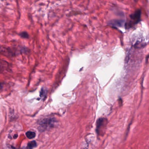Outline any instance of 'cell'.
I'll use <instances>...</instances> for the list:
<instances>
[{"mask_svg":"<svg viewBox=\"0 0 149 149\" xmlns=\"http://www.w3.org/2000/svg\"><path fill=\"white\" fill-rule=\"evenodd\" d=\"M56 122V120L54 118L47 117L42 119L38 122L39 130L44 131L53 128Z\"/></svg>","mask_w":149,"mask_h":149,"instance_id":"obj_1","label":"cell"},{"mask_svg":"<svg viewBox=\"0 0 149 149\" xmlns=\"http://www.w3.org/2000/svg\"><path fill=\"white\" fill-rule=\"evenodd\" d=\"M140 18H141V12L139 10H137L134 13L131 14L130 20L126 24V28L129 29L137 24L140 21Z\"/></svg>","mask_w":149,"mask_h":149,"instance_id":"obj_2","label":"cell"},{"mask_svg":"<svg viewBox=\"0 0 149 149\" xmlns=\"http://www.w3.org/2000/svg\"><path fill=\"white\" fill-rule=\"evenodd\" d=\"M107 124V120L105 118H101L98 120L96 125V131L98 135H103Z\"/></svg>","mask_w":149,"mask_h":149,"instance_id":"obj_3","label":"cell"},{"mask_svg":"<svg viewBox=\"0 0 149 149\" xmlns=\"http://www.w3.org/2000/svg\"><path fill=\"white\" fill-rule=\"evenodd\" d=\"M123 23V21L122 20L114 19L110 21L109 22V25L113 26L120 27L122 25Z\"/></svg>","mask_w":149,"mask_h":149,"instance_id":"obj_4","label":"cell"},{"mask_svg":"<svg viewBox=\"0 0 149 149\" xmlns=\"http://www.w3.org/2000/svg\"><path fill=\"white\" fill-rule=\"evenodd\" d=\"M8 64L7 62L0 59V71H4L8 67Z\"/></svg>","mask_w":149,"mask_h":149,"instance_id":"obj_5","label":"cell"},{"mask_svg":"<svg viewBox=\"0 0 149 149\" xmlns=\"http://www.w3.org/2000/svg\"><path fill=\"white\" fill-rule=\"evenodd\" d=\"M27 137L29 139H32L36 137V134L34 132L28 131L26 133Z\"/></svg>","mask_w":149,"mask_h":149,"instance_id":"obj_6","label":"cell"},{"mask_svg":"<svg viewBox=\"0 0 149 149\" xmlns=\"http://www.w3.org/2000/svg\"><path fill=\"white\" fill-rule=\"evenodd\" d=\"M36 142L35 141H32L29 142V143L28 144L27 148H29V149H32L33 148H34V147H36Z\"/></svg>","mask_w":149,"mask_h":149,"instance_id":"obj_7","label":"cell"},{"mask_svg":"<svg viewBox=\"0 0 149 149\" xmlns=\"http://www.w3.org/2000/svg\"><path fill=\"white\" fill-rule=\"evenodd\" d=\"M46 94H47V90L45 89H42L40 92V97L42 98H45L46 96Z\"/></svg>","mask_w":149,"mask_h":149,"instance_id":"obj_8","label":"cell"},{"mask_svg":"<svg viewBox=\"0 0 149 149\" xmlns=\"http://www.w3.org/2000/svg\"><path fill=\"white\" fill-rule=\"evenodd\" d=\"M19 36L22 38H29V34L25 31H23V32L20 33Z\"/></svg>","mask_w":149,"mask_h":149,"instance_id":"obj_9","label":"cell"},{"mask_svg":"<svg viewBox=\"0 0 149 149\" xmlns=\"http://www.w3.org/2000/svg\"><path fill=\"white\" fill-rule=\"evenodd\" d=\"M8 149H16V148H14V147H12V146H10V147H9V148Z\"/></svg>","mask_w":149,"mask_h":149,"instance_id":"obj_10","label":"cell"},{"mask_svg":"<svg viewBox=\"0 0 149 149\" xmlns=\"http://www.w3.org/2000/svg\"><path fill=\"white\" fill-rule=\"evenodd\" d=\"M17 137H18V135H16V134H15V136H14V138L16 139V138Z\"/></svg>","mask_w":149,"mask_h":149,"instance_id":"obj_11","label":"cell"},{"mask_svg":"<svg viewBox=\"0 0 149 149\" xmlns=\"http://www.w3.org/2000/svg\"><path fill=\"white\" fill-rule=\"evenodd\" d=\"M25 149H29L28 148H25Z\"/></svg>","mask_w":149,"mask_h":149,"instance_id":"obj_12","label":"cell"},{"mask_svg":"<svg viewBox=\"0 0 149 149\" xmlns=\"http://www.w3.org/2000/svg\"></svg>","mask_w":149,"mask_h":149,"instance_id":"obj_13","label":"cell"}]
</instances>
